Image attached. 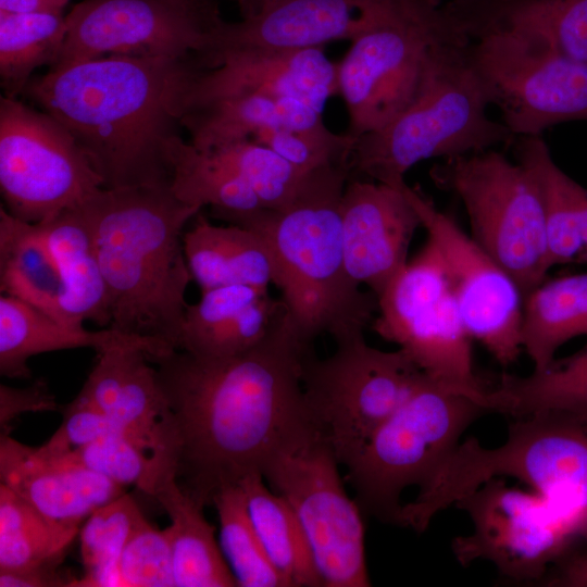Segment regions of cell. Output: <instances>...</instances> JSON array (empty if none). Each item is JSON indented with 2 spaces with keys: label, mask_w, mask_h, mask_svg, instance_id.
Returning a JSON list of instances; mask_svg holds the SVG:
<instances>
[{
  "label": "cell",
  "mask_w": 587,
  "mask_h": 587,
  "mask_svg": "<svg viewBox=\"0 0 587 587\" xmlns=\"http://www.w3.org/2000/svg\"><path fill=\"white\" fill-rule=\"evenodd\" d=\"M312 352L284 308L243 352L203 358L175 350L152 362L167 405L164 447L178 484L202 507L221 488L262 474L277 449L313 426L302 387Z\"/></svg>",
  "instance_id": "cell-1"
},
{
  "label": "cell",
  "mask_w": 587,
  "mask_h": 587,
  "mask_svg": "<svg viewBox=\"0 0 587 587\" xmlns=\"http://www.w3.org/2000/svg\"><path fill=\"white\" fill-rule=\"evenodd\" d=\"M403 191L441 255L469 335L501 365L514 363L523 350L524 295L520 286L421 188L405 183Z\"/></svg>",
  "instance_id": "cell-17"
},
{
  "label": "cell",
  "mask_w": 587,
  "mask_h": 587,
  "mask_svg": "<svg viewBox=\"0 0 587 587\" xmlns=\"http://www.w3.org/2000/svg\"><path fill=\"white\" fill-rule=\"evenodd\" d=\"M220 523V547L240 587H288L267 558L249 519L239 484L221 488L212 504Z\"/></svg>",
  "instance_id": "cell-38"
},
{
  "label": "cell",
  "mask_w": 587,
  "mask_h": 587,
  "mask_svg": "<svg viewBox=\"0 0 587 587\" xmlns=\"http://www.w3.org/2000/svg\"><path fill=\"white\" fill-rule=\"evenodd\" d=\"M370 0H277L260 13L215 30L201 63L240 50L287 51L352 40L366 25Z\"/></svg>",
  "instance_id": "cell-19"
},
{
  "label": "cell",
  "mask_w": 587,
  "mask_h": 587,
  "mask_svg": "<svg viewBox=\"0 0 587 587\" xmlns=\"http://www.w3.org/2000/svg\"><path fill=\"white\" fill-rule=\"evenodd\" d=\"M101 188L87 155L58 121L15 97L0 98V190L12 216L40 223Z\"/></svg>",
  "instance_id": "cell-14"
},
{
  "label": "cell",
  "mask_w": 587,
  "mask_h": 587,
  "mask_svg": "<svg viewBox=\"0 0 587 587\" xmlns=\"http://www.w3.org/2000/svg\"><path fill=\"white\" fill-rule=\"evenodd\" d=\"M97 354L76 398L128 434L164 449L162 429L167 405L148 353L138 347H114Z\"/></svg>",
  "instance_id": "cell-22"
},
{
  "label": "cell",
  "mask_w": 587,
  "mask_h": 587,
  "mask_svg": "<svg viewBox=\"0 0 587 587\" xmlns=\"http://www.w3.org/2000/svg\"><path fill=\"white\" fill-rule=\"evenodd\" d=\"M171 189L180 201L210 207L212 216L227 218L263 205L250 186L210 153L179 137L171 151Z\"/></svg>",
  "instance_id": "cell-34"
},
{
  "label": "cell",
  "mask_w": 587,
  "mask_h": 587,
  "mask_svg": "<svg viewBox=\"0 0 587 587\" xmlns=\"http://www.w3.org/2000/svg\"><path fill=\"white\" fill-rule=\"evenodd\" d=\"M189 142L211 151L237 141L251 140L263 128L321 130L322 112L290 97L248 93L216 99L190 109L183 118Z\"/></svg>",
  "instance_id": "cell-27"
},
{
  "label": "cell",
  "mask_w": 587,
  "mask_h": 587,
  "mask_svg": "<svg viewBox=\"0 0 587 587\" xmlns=\"http://www.w3.org/2000/svg\"><path fill=\"white\" fill-rule=\"evenodd\" d=\"M57 409L55 397L43 379L22 388L0 384V435L10 434L12 422L24 413Z\"/></svg>",
  "instance_id": "cell-44"
},
{
  "label": "cell",
  "mask_w": 587,
  "mask_h": 587,
  "mask_svg": "<svg viewBox=\"0 0 587 587\" xmlns=\"http://www.w3.org/2000/svg\"><path fill=\"white\" fill-rule=\"evenodd\" d=\"M118 570L123 586L176 587L165 529L155 528L145 519L127 541Z\"/></svg>",
  "instance_id": "cell-42"
},
{
  "label": "cell",
  "mask_w": 587,
  "mask_h": 587,
  "mask_svg": "<svg viewBox=\"0 0 587 587\" xmlns=\"http://www.w3.org/2000/svg\"><path fill=\"white\" fill-rule=\"evenodd\" d=\"M237 3L241 18H247L260 13L266 7L277 0H233Z\"/></svg>",
  "instance_id": "cell-48"
},
{
  "label": "cell",
  "mask_w": 587,
  "mask_h": 587,
  "mask_svg": "<svg viewBox=\"0 0 587 587\" xmlns=\"http://www.w3.org/2000/svg\"><path fill=\"white\" fill-rule=\"evenodd\" d=\"M62 561L15 570L0 571V587H76L78 578L61 570Z\"/></svg>",
  "instance_id": "cell-45"
},
{
  "label": "cell",
  "mask_w": 587,
  "mask_h": 587,
  "mask_svg": "<svg viewBox=\"0 0 587 587\" xmlns=\"http://www.w3.org/2000/svg\"><path fill=\"white\" fill-rule=\"evenodd\" d=\"M0 484L46 516L76 526L125 492L124 486L87 469L67 453L29 447L10 434L0 435Z\"/></svg>",
  "instance_id": "cell-21"
},
{
  "label": "cell",
  "mask_w": 587,
  "mask_h": 587,
  "mask_svg": "<svg viewBox=\"0 0 587 587\" xmlns=\"http://www.w3.org/2000/svg\"><path fill=\"white\" fill-rule=\"evenodd\" d=\"M204 67L109 54L49 67L25 89L74 138L108 189L171 184V151Z\"/></svg>",
  "instance_id": "cell-2"
},
{
  "label": "cell",
  "mask_w": 587,
  "mask_h": 587,
  "mask_svg": "<svg viewBox=\"0 0 587 587\" xmlns=\"http://www.w3.org/2000/svg\"><path fill=\"white\" fill-rule=\"evenodd\" d=\"M114 432L125 430L75 397L64 408L60 427L41 447L53 453H66Z\"/></svg>",
  "instance_id": "cell-43"
},
{
  "label": "cell",
  "mask_w": 587,
  "mask_h": 587,
  "mask_svg": "<svg viewBox=\"0 0 587 587\" xmlns=\"http://www.w3.org/2000/svg\"><path fill=\"white\" fill-rule=\"evenodd\" d=\"M252 526L288 587H323L301 524L289 503L253 473L239 483Z\"/></svg>",
  "instance_id": "cell-31"
},
{
  "label": "cell",
  "mask_w": 587,
  "mask_h": 587,
  "mask_svg": "<svg viewBox=\"0 0 587 587\" xmlns=\"http://www.w3.org/2000/svg\"><path fill=\"white\" fill-rule=\"evenodd\" d=\"M538 585L547 587H587V542L575 547L558 560Z\"/></svg>",
  "instance_id": "cell-46"
},
{
  "label": "cell",
  "mask_w": 587,
  "mask_h": 587,
  "mask_svg": "<svg viewBox=\"0 0 587 587\" xmlns=\"http://www.w3.org/2000/svg\"><path fill=\"white\" fill-rule=\"evenodd\" d=\"M61 276L36 223L12 216L0 207V290L58 320Z\"/></svg>",
  "instance_id": "cell-33"
},
{
  "label": "cell",
  "mask_w": 587,
  "mask_h": 587,
  "mask_svg": "<svg viewBox=\"0 0 587 587\" xmlns=\"http://www.w3.org/2000/svg\"><path fill=\"white\" fill-rule=\"evenodd\" d=\"M183 243L192 280L201 291L227 285L268 288L274 283L270 250L251 229L215 225L199 212Z\"/></svg>",
  "instance_id": "cell-29"
},
{
  "label": "cell",
  "mask_w": 587,
  "mask_h": 587,
  "mask_svg": "<svg viewBox=\"0 0 587 587\" xmlns=\"http://www.w3.org/2000/svg\"><path fill=\"white\" fill-rule=\"evenodd\" d=\"M465 46L440 64L411 105L355 140L351 176L400 188L408 171L423 160L514 143L510 129L487 114L490 101L466 62Z\"/></svg>",
  "instance_id": "cell-7"
},
{
  "label": "cell",
  "mask_w": 587,
  "mask_h": 587,
  "mask_svg": "<svg viewBox=\"0 0 587 587\" xmlns=\"http://www.w3.org/2000/svg\"><path fill=\"white\" fill-rule=\"evenodd\" d=\"M70 0H0V14L54 11L64 12Z\"/></svg>",
  "instance_id": "cell-47"
},
{
  "label": "cell",
  "mask_w": 587,
  "mask_h": 587,
  "mask_svg": "<svg viewBox=\"0 0 587 587\" xmlns=\"http://www.w3.org/2000/svg\"><path fill=\"white\" fill-rule=\"evenodd\" d=\"M76 462L124 487L150 495L160 473L175 465L171 455L125 432H114L66 452ZM176 466V465H175Z\"/></svg>",
  "instance_id": "cell-39"
},
{
  "label": "cell",
  "mask_w": 587,
  "mask_h": 587,
  "mask_svg": "<svg viewBox=\"0 0 587 587\" xmlns=\"http://www.w3.org/2000/svg\"><path fill=\"white\" fill-rule=\"evenodd\" d=\"M224 0H83L66 13L49 66L109 54L200 59L223 23Z\"/></svg>",
  "instance_id": "cell-16"
},
{
  "label": "cell",
  "mask_w": 587,
  "mask_h": 587,
  "mask_svg": "<svg viewBox=\"0 0 587 587\" xmlns=\"http://www.w3.org/2000/svg\"><path fill=\"white\" fill-rule=\"evenodd\" d=\"M464 54L490 105L499 109L501 122L516 138L587 122V62L519 30L471 39Z\"/></svg>",
  "instance_id": "cell-13"
},
{
  "label": "cell",
  "mask_w": 587,
  "mask_h": 587,
  "mask_svg": "<svg viewBox=\"0 0 587 587\" xmlns=\"http://www.w3.org/2000/svg\"><path fill=\"white\" fill-rule=\"evenodd\" d=\"M284 310L268 288L227 285L201 291L187 304L179 350L197 357L222 358L259 344Z\"/></svg>",
  "instance_id": "cell-23"
},
{
  "label": "cell",
  "mask_w": 587,
  "mask_h": 587,
  "mask_svg": "<svg viewBox=\"0 0 587 587\" xmlns=\"http://www.w3.org/2000/svg\"><path fill=\"white\" fill-rule=\"evenodd\" d=\"M485 413L480 403L424 374L346 466L362 512L399 525L402 491L422 486Z\"/></svg>",
  "instance_id": "cell-8"
},
{
  "label": "cell",
  "mask_w": 587,
  "mask_h": 587,
  "mask_svg": "<svg viewBox=\"0 0 587 587\" xmlns=\"http://www.w3.org/2000/svg\"><path fill=\"white\" fill-rule=\"evenodd\" d=\"M324 359L304 360L302 387L315 429L347 466L408 399L424 372L400 349L371 347L364 332L335 340Z\"/></svg>",
  "instance_id": "cell-10"
},
{
  "label": "cell",
  "mask_w": 587,
  "mask_h": 587,
  "mask_svg": "<svg viewBox=\"0 0 587 587\" xmlns=\"http://www.w3.org/2000/svg\"><path fill=\"white\" fill-rule=\"evenodd\" d=\"M444 8L470 40L519 30L587 62V0H449Z\"/></svg>",
  "instance_id": "cell-25"
},
{
  "label": "cell",
  "mask_w": 587,
  "mask_h": 587,
  "mask_svg": "<svg viewBox=\"0 0 587 587\" xmlns=\"http://www.w3.org/2000/svg\"><path fill=\"white\" fill-rule=\"evenodd\" d=\"M79 529L46 516L0 484V571L63 561Z\"/></svg>",
  "instance_id": "cell-35"
},
{
  "label": "cell",
  "mask_w": 587,
  "mask_h": 587,
  "mask_svg": "<svg viewBox=\"0 0 587 587\" xmlns=\"http://www.w3.org/2000/svg\"><path fill=\"white\" fill-rule=\"evenodd\" d=\"M469 41L441 0H371L366 25L337 64L347 133L358 139L386 126Z\"/></svg>",
  "instance_id": "cell-6"
},
{
  "label": "cell",
  "mask_w": 587,
  "mask_h": 587,
  "mask_svg": "<svg viewBox=\"0 0 587 587\" xmlns=\"http://www.w3.org/2000/svg\"><path fill=\"white\" fill-rule=\"evenodd\" d=\"M61 276L58 321L84 327L86 321L110 326L111 312L91 225L82 207L36 223Z\"/></svg>",
  "instance_id": "cell-26"
},
{
  "label": "cell",
  "mask_w": 587,
  "mask_h": 587,
  "mask_svg": "<svg viewBox=\"0 0 587 587\" xmlns=\"http://www.w3.org/2000/svg\"><path fill=\"white\" fill-rule=\"evenodd\" d=\"M485 404L513 419L553 411L587 421V347L528 376L503 374Z\"/></svg>",
  "instance_id": "cell-32"
},
{
  "label": "cell",
  "mask_w": 587,
  "mask_h": 587,
  "mask_svg": "<svg viewBox=\"0 0 587 587\" xmlns=\"http://www.w3.org/2000/svg\"><path fill=\"white\" fill-rule=\"evenodd\" d=\"M251 140L268 147L300 170L312 172L350 164L357 139L348 133L340 135L326 127L307 132L263 128Z\"/></svg>",
  "instance_id": "cell-41"
},
{
  "label": "cell",
  "mask_w": 587,
  "mask_h": 587,
  "mask_svg": "<svg viewBox=\"0 0 587 587\" xmlns=\"http://www.w3.org/2000/svg\"><path fill=\"white\" fill-rule=\"evenodd\" d=\"M502 476L520 479L549 500L587 542V421L553 411L514 419L497 448H485L474 437L458 444L403 504L399 526L422 533L439 511Z\"/></svg>",
  "instance_id": "cell-5"
},
{
  "label": "cell",
  "mask_w": 587,
  "mask_h": 587,
  "mask_svg": "<svg viewBox=\"0 0 587 587\" xmlns=\"http://www.w3.org/2000/svg\"><path fill=\"white\" fill-rule=\"evenodd\" d=\"M167 513L171 524L165 528L173 558L176 587H235L214 526L203 509L178 484L176 467L167 466L159 475L150 495Z\"/></svg>",
  "instance_id": "cell-28"
},
{
  "label": "cell",
  "mask_w": 587,
  "mask_h": 587,
  "mask_svg": "<svg viewBox=\"0 0 587 587\" xmlns=\"http://www.w3.org/2000/svg\"><path fill=\"white\" fill-rule=\"evenodd\" d=\"M339 462L314 426L265 462L262 475L291 507L323 587H369L362 510L346 491Z\"/></svg>",
  "instance_id": "cell-11"
},
{
  "label": "cell",
  "mask_w": 587,
  "mask_h": 587,
  "mask_svg": "<svg viewBox=\"0 0 587 587\" xmlns=\"http://www.w3.org/2000/svg\"><path fill=\"white\" fill-rule=\"evenodd\" d=\"M345 263L349 276L377 298L408 263L420 216L400 188L350 177L341 199Z\"/></svg>",
  "instance_id": "cell-18"
},
{
  "label": "cell",
  "mask_w": 587,
  "mask_h": 587,
  "mask_svg": "<svg viewBox=\"0 0 587 587\" xmlns=\"http://www.w3.org/2000/svg\"><path fill=\"white\" fill-rule=\"evenodd\" d=\"M80 207L108 289L109 327L179 350L192 280L183 230L201 209L177 199L171 184L101 188Z\"/></svg>",
  "instance_id": "cell-3"
},
{
  "label": "cell",
  "mask_w": 587,
  "mask_h": 587,
  "mask_svg": "<svg viewBox=\"0 0 587 587\" xmlns=\"http://www.w3.org/2000/svg\"><path fill=\"white\" fill-rule=\"evenodd\" d=\"M429 176L459 198L472 238L515 279L524 298L545 280L551 267L542 199L521 163L488 149L444 159Z\"/></svg>",
  "instance_id": "cell-9"
},
{
  "label": "cell",
  "mask_w": 587,
  "mask_h": 587,
  "mask_svg": "<svg viewBox=\"0 0 587 587\" xmlns=\"http://www.w3.org/2000/svg\"><path fill=\"white\" fill-rule=\"evenodd\" d=\"M587 336V272L544 280L524 298L522 347L534 371L548 369L557 350Z\"/></svg>",
  "instance_id": "cell-30"
},
{
  "label": "cell",
  "mask_w": 587,
  "mask_h": 587,
  "mask_svg": "<svg viewBox=\"0 0 587 587\" xmlns=\"http://www.w3.org/2000/svg\"><path fill=\"white\" fill-rule=\"evenodd\" d=\"M454 507L472 521L473 530L451 541L462 566L491 562L513 583H538L563 555L585 542L578 526L536 491L508 486L495 477L459 499Z\"/></svg>",
  "instance_id": "cell-15"
},
{
  "label": "cell",
  "mask_w": 587,
  "mask_h": 587,
  "mask_svg": "<svg viewBox=\"0 0 587 587\" xmlns=\"http://www.w3.org/2000/svg\"><path fill=\"white\" fill-rule=\"evenodd\" d=\"M377 312L372 328L380 338L398 345L426 375L486 409L488 388L474 372L472 338L429 239L377 297Z\"/></svg>",
  "instance_id": "cell-12"
},
{
  "label": "cell",
  "mask_w": 587,
  "mask_h": 587,
  "mask_svg": "<svg viewBox=\"0 0 587 587\" xmlns=\"http://www.w3.org/2000/svg\"><path fill=\"white\" fill-rule=\"evenodd\" d=\"M350 164L311 172L297 198L280 210L259 209L227 224L258 233L274 264V285L288 317L308 342L328 334L334 340L364 332L377 311L348 274L342 241L341 199Z\"/></svg>",
  "instance_id": "cell-4"
},
{
  "label": "cell",
  "mask_w": 587,
  "mask_h": 587,
  "mask_svg": "<svg viewBox=\"0 0 587 587\" xmlns=\"http://www.w3.org/2000/svg\"><path fill=\"white\" fill-rule=\"evenodd\" d=\"M204 152L236 172L254 191L264 209L280 210L289 205L311 174L252 140L237 141Z\"/></svg>",
  "instance_id": "cell-40"
},
{
  "label": "cell",
  "mask_w": 587,
  "mask_h": 587,
  "mask_svg": "<svg viewBox=\"0 0 587 587\" xmlns=\"http://www.w3.org/2000/svg\"><path fill=\"white\" fill-rule=\"evenodd\" d=\"M145 519L126 492L93 511L79 529L85 574L78 578L76 587L123 586L120 558Z\"/></svg>",
  "instance_id": "cell-37"
},
{
  "label": "cell",
  "mask_w": 587,
  "mask_h": 587,
  "mask_svg": "<svg viewBox=\"0 0 587 587\" xmlns=\"http://www.w3.org/2000/svg\"><path fill=\"white\" fill-rule=\"evenodd\" d=\"M337 92V64L326 57L323 47L240 50L221 57L213 67L200 73L187 112L216 99L248 93L290 97L323 112Z\"/></svg>",
  "instance_id": "cell-20"
},
{
  "label": "cell",
  "mask_w": 587,
  "mask_h": 587,
  "mask_svg": "<svg viewBox=\"0 0 587 587\" xmlns=\"http://www.w3.org/2000/svg\"><path fill=\"white\" fill-rule=\"evenodd\" d=\"M114 347L141 348L151 362L174 351L112 327L92 332L71 326L26 301L0 296V374L4 377L30 378L28 360L45 352L92 348L98 353Z\"/></svg>",
  "instance_id": "cell-24"
},
{
  "label": "cell",
  "mask_w": 587,
  "mask_h": 587,
  "mask_svg": "<svg viewBox=\"0 0 587 587\" xmlns=\"http://www.w3.org/2000/svg\"><path fill=\"white\" fill-rule=\"evenodd\" d=\"M67 32L64 12L0 14V77L8 97L26 89L33 72L53 63Z\"/></svg>",
  "instance_id": "cell-36"
}]
</instances>
